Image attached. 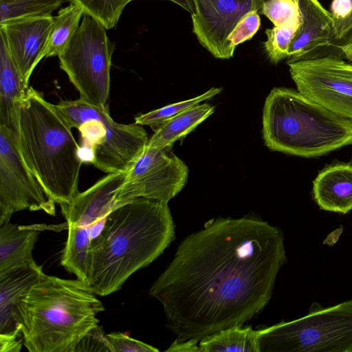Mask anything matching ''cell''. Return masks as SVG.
Segmentation results:
<instances>
[{
  "instance_id": "obj_1",
  "label": "cell",
  "mask_w": 352,
  "mask_h": 352,
  "mask_svg": "<svg viewBox=\"0 0 352 352\" xmlns=\"http://www.w3.org/2000/svg\"><path fill=\"white\" fill-rule=\"evenodd\" d=\"M286 261L281 230L255 217L212 219L185 238L149 290L177 336L169 349L198 351L201 340L259 314Z\"/></svg>"
},
{
  "instance_id": "obj_2",
  "label": "cell",
  "mask_w": 352,
  "mask_h": 352,
  "mask_svg": "<svg viewBox=\"0 0 352 352\" xmlns=\"http://www.w3.org/2000/svg\"><path fill=\"white\" fill-rule=\"evenodd\" d=\"M174 239L175 225L167 202L142 197L126 201L107 214L91 239L86 282L96 295L114 293Z\"/></svg>"
},
{
  "instance_id": "obj_3",
  "label": "cell",
  "mask_w": 352,
  "mask_h": 352,
  "mask_svg": "<svg viewBox=\"0 0 352 352\" xmlns=\"http://www.w3.org/2000/svg\"><path fill=\"white\" fill-rule=\"evenodd\" d=\"M13 131L19 152L46 193L60 206L80 192V146L54 104L29 87L16 106Z\"/></svg>"
},
{
  "instance_id": "obj_4",
  "label": "cell",
  "mask_w": 352,
  "mask_h": 352,
  "mask_svg": "<svg viewBox=\"0 0 352 352\" xmlns=\"http://www.w3.org/2000/svg\"><path fill=\"white\" fill-rule=\"evenodd\" d=\"M85 281L42 274L19 305L23 344L30 352H74L104 310Z\"/></svg>"
},
{
  "instance_id": "obj_5",
  "label": "cell",
  "mask_w": 352,
  "mask_h": 352,
  "mask_svg": "<svg viewBox=\"0 0 352 352\" xmlns=\"http://www.w3.org/2000/svg\"><path fill=\"white\" fill-rule=\"evenodd\" d=\"M263 133L270 149L304 157L352 145L351 120L284 87L274 88L266 98Z\"/></svg>"
},
{
  "instance_id": "obj_6",
  "label": "cell",
  "mask_w": 352,
  "mask_h": 352,
  "mask_svg": "<svg viewBox=\"0 0 352 352\" xmlns=\"http://www.w3.org/2000/svg\"><path fill=\"white\" fill-rule=\"evenodd\" d=\"M54 106L72 128L80 131L94 151L92 164L105 173L126 171L146 146L148 138L142 125L115 122L108 107H97L80 98Z\"/></svg>"
},
{
  "instance_id": "obj_7",
  "label": "cell",
  "mask_w": 352,
  "mask_h": 352,
  "mask_svg": "<svg viewBox=\"0 0 352 352\" xmlns=\"http://www.w3.org/2000/svg\"><path fill=\"white\" fill-rule=\"evenodd\" d=\"M259 352H352V300L258 330Z\"/></svg>"
},
{
  "instance_id": "obj_8",
  "label": "cell",
  "mask_w": 352,
  "mask_h": 352,
  "mask_svg": "<svg viewBox=\"0 0 352 352\" xmlns=\"http://www.w3.org/2000/svg\"><path fill=\"white\" fill-rule=\"evenodd\" d=\"M106 28L88 15L58 55L60 67L85 101L107 107L113 45Z\"/></svg>"
},
{
  "instance_id": "obj_9",
  "label": "cell",
  "mask_w": 352,
  "mask_h": 352,
  "mask_svg": "<svg viewBox=\"0 0 352 352\" xmlns=\"http://www.w3.org/2000/svg\"><path fill=\"white\" fill-rule=\"evenodd\" d=\"M172 146L151 148L126 170L124 180L115 197V208L136 198L168 202L184 188L188 168L172 152Z\"/></svg>"
},
{
  "instance_id": "obj_10",
  "label": "cell",
  "mask_w": 352,
  "mask_h": 352,
  "mask_svg": "<svg viewBox=\"0 0 352 352\" xmlns=\"http://www.w3.org/2000/svg\"><path fill=\"white\" fill-rule=\"evenodd\" d=\"M55 203L24 162L13 129L0 125V226L20 210L55 215Z\"/></svg>"
},
{
  "instance_id": "obj_11",
  "label": "cell",
  "mask_w": 352,
  "mask_h": 352,
  "mask_svg": "<svg viewBox=\"0 0 352 352\" xmlns=\"http://www.w3.org/2000/svg\"><path fill=\"white\" fill-rule=\"evenodd\" d=\"M287 65L299 92L352 120V63L324 56Z\"/></svg>"
},
{
  "instance_id": "obj_12",
  "label": "cell",
  "mask_w": 352,
  "mask_h": 352,
  "mask_svg": "<svg viewBox=\"0 0 352 352\" xmlns=\"http://www.w3.org/2000/svg\"><path fill=\"white\" fill-rule=\"evenodd\" d=\"M192 31L199 43L214 57L229 59L234 50L229 37L249 12L260 14L265 0H193Z\"/></svg>"
},
{
  "instance_id": "obj_13",
  "label": "cell",
  "mask_w": 352,
  "mask_h": 352,
  "mask_svg": "<svg viewBox=\"0 0 352 352\" xmlns=\"http://www.w3.org/2000/svg\"><path fill=\"white\" fill-rule=\"evenodd\" d=\"M54 17L52 15L27 17L0 24L10 56L24 82L38 63L46 56Z\"/></svg>"
},
{
  "instance_id": "obj_14",
  "label": "cell",
  "mask_w": 352,
  "mask_h": 352,
  "mask_svg": "<svg viewBox=\"0 0 352 352\" xmlns=\"http://www.w3.org/2000/svg\"><path fill=\"white\" fill-rule=\"evenodd\" d=\"M300 25L289 51L287 63L330 56L336 39L334 18L318 0H294Z\"/></svg>"
},
{
  "instance_id": "obj_15",
  "label": "cell",
  "mask_w": 352,
  "mask_h": 352,
  "mask_svg": "<svg viewBox=\"0 0 352 352\" xmlns=\"http://www.w3.org/2000/svg\"><path fill=\"white\" fill-rule=\"evenodd\" d=\"M126 171L109 173L76 197L67 205L61 206L67 226L91 231L101 229L107 214L115 208L116 195L122 186ZM100 231V230H99Z\"/></svg>"
},
{
  "instance_id": "obj_16",
  "label": "cell",
  "mask_w": 352,
  "mask_h": 352,
  "mask_svg": "<svg viewBox=\"0 0 352 352\" xmlns=\"http://www.w3.org/2000/svg\"><path fill=\"white\" fill-rule=\"evenodd\" d=\"M43 272L33 261L0 275L1 335H22L19 305Z\"/></svg>"
},
{
  "instance_id": "obj_17",
  "label": "cell",
  "mask_w": 352,
  "mask_h": 352,
  "mask_svg": "<svg viewBox=\"0 0 352 352\" xmlns=\"http://www.w3.org/2000/svg\"><path fill=\"white\" fill-rule=\"evenodd\" d=\"M313 197L320 209L346 214L352 210V164L326 166L313 182Z\"/></svg>"
},
{
  "instance_id": "obj_18",
  "label": "cell",
  "mask_w": 352,
  "mask_h": 352,
  "mask_svg": "<svg viewBox=\"0 0 352 352\" xmlns=\"http://www.w3.org/2000/svg\"><path fill=\"white\" fill-rule=\"evenodd\" d=\"M39 230L10 221L0 226V275L34 261L32 251Z\"/></svg>"
},
{
  "instance_id": "obj_19",
  "label": "cell",
  "mask_w": 352,
  "mask_h": 352,
  "mask_svg": "<svg viewBox=\"0 0 352 352\" xmlns=\"http://www.w3.org/2000/svg\"><path fill=\"white\" fill-rule=\"evenodd\" d=\"M9 52L6 41H0V125L13 129L16 106L28 89Z\"/></svg>"
},
{
  "instance_id": "obj_20",
  "label": "cell",
  "mask_w": 352,
  "mask_h": 352,
  "mask_svg": "<svg viewBox=\"0 0 352 352\" xmlns=\"http://www.w3.org/2000/svg\"><path fill=\"white\" fill-rule=\"evenodd\" d=\"M214 107L208 103L195 104L170 118L160 125L148 138L146 146L164 148L186 137L213 113Z\"/></svg>"
},
{
  "instance_id": "obj_21",
  "label": "cell",
  "mask_w": 352,
  "mask_h": 352,
  "mask_svg": "<svg viewBox=\"0 0 352 352\" xmlns=\"http://www.w3.org/2000/svg\"><path fill=\"white\" fill-rule=\"evenodd\" d=\"M198 351L259 352L258 330L251 327H231L201 340Z\"/></svg>"
},
{
  "instance_id": "obj_22",
  "label": "cell",
  "mask_w": 352,
  "mask_h": 352,
  "mask_svg": "<svg viewBox=\"0 0 352 352\" xmlns=\"http://www.w3.org/2000/svg\"><path fill=\"white\" fill-rule=\"evenodd\" d=\"M67 239L63 251L60 264L78 279L87 281L89 251L92 239L89 230L69 226Z\"/></svg>"
},
{
  "instance_id": "obj_23",
  "label": "cell",
  "mask_w": 352,
  "mask_h": 352,
  "mask_svg": "<svg viewBox=\"0 0 352 352\" xmlns=\"http://www.w3.org/2000/svg\"><path fill=\"white\" fill-rule=\"evenodd\" d=\"M82 15V10L72 3L59 10L54 17L45 57L60 54L78 30Z\"/></svg>"
},
{
  "instance_id": "obj_24",
  "label": "cell",
  "mask_w": 352,
  "mask_h": 352,
  "mask_svg": "<svg viewBox=\"0 0 352 352\" xmlns=\"http://www.w3.org/2000/svg\"><path fill=\"white\" fill-rule=\"evenodd\" d=\"M65 0H0V24L15 19L50 16Z\"/></svg>"
},
{
  "instance_id": "obj_25",
  "label": "cell",
  "mask_w": 352,
  "mask_h": 352,
  "mask_svg": "<svg viewBox=\"0 0 352 352\" xmlns=\"http://www.w3.org/2000/svg\"><path fill=\"white\" fill-rule=\"evenodd\" d=\"M134 0H71L79 7L84 15H88L107 30L114 28L125 6Z\"/></svg>"
},
{
  "instance_id": "obj_26",
  "label": "cell",
  "mask_w": 352,
  "mask_h": 352,
  "mask_svg": "<svg viewBox=\"0 0 352 352\" xmlns=\"http://www.w3.org/2000/svg\"><path fill=\"white\" fill-rule=\"evenodd\" d=\"M300 25V21L296 20L265 30L267 40L264 48L271 62L278 63L288 58L289 47Z\"/></svg>"
},
{
  "instance_id": "obj_27",
  "label": "cell",
  "mask_w": 352,
  "mask_h": 352,
  "mask_svg": "<svg viewBox=\"0 0 352 352\" xmlns=\"http://www.w3.org/2000/svg\"><path fill=\"white\" fill-rule=\"evenodd\" d=\"M221 89V88L212 87L195 98L170 104L148 113L138 115L135 118V123L142 126L158 127L164 122L185 109L197 104L201 101L212 98L218 94Z\"/></svg>"
},
{
  "instance_id": "obj_28",
  "label": "cell",
  "mask_w": 352,
  "mask_h": 352,
  "mask_svg": "<svg viewBox=\"0 0 352 352\" xmlns=\"http://www.w3.org/2000/svg\"><path fill=\"white\" fill-rule=\"evenodd\" d=\"M260 14L267 17L274 26L300 20L298 6L294 0L265 1Z\"/></svg>"
},
{
  "instance_id": "obj_29",
  "label": "cell",
  "mask_w": 352,
  "mask_h": 352,
  "mask_svg": "<svg viewBox=\"0 0 352 352\" xmlns=\"http://www.w3.org/2000/svg\"><path fill=\"white\" fill-rule=\"evenodd\" d=\"M259 13L251 11L247 13L237 23L229 37L231 47L235 50L236 47L251 39L261 26Z\"/></svg>"
},
{
  "instance_id": "obj_30",
  "label": "cell",
  "mask_w": 352,
  "mask_h": 352,
  "mask_svg": "<svg viewBox=\"0 0 352 352\" xmlns=\"http://www.w3.org/2000/svg\"><path fill=\"white\" fill-rule=\"evenodd\" d=\"M113 352H157L158 349L140 340L120 333L106 334Z\"/></svg>"
},
{
  "instance_id": "obj_31",
  "label": "cell",
  "mask_w": 352,
  "mask_h": 352,
  "mask_svg": "<svg viewBox=\"0 0 352 352\" xmlns=\"http://www.w3.org/2000/svg\"><path fill=\"white\" fill-rule=\"evenodd\" d=\"M76 351H109L113 352L106 334L98 324L92 328L78 342Z\"/></svg>"
},
{
  "instance_id": "obj_32",
  "label": "cell",
  "mask_w": 352,
  "mask_h": 352,
  "mask_svg": "<svg viewBox=\"0 0 352 352\" xmlns=\"http://www.w3.org/2000/svg\"><path fill=\"white\" fill-rule=\"evenodd\" d=\"M333 18L336 36L331 47V55L336 56L338 47L352 43V8L344 17Z\"/></svg>"
},
{
  "instance_id": "obj_33",
  "label": "cell",
  "mask_w": 352,
  "mask_h": 352,
  "mask_svg": "<svg viewBox=\"0 0 352 352\" xmlns=\"http://www.w3.org/2000/svg\"><path fill=\"white\" fill-rule=\"evenodd\" d=\"M20 336L0 334V352H19L23 344Z\"/></svg>"
},
{
  "instance_id": "obj_34",
  "label": "cell",
  "mask_w": 352,
  "mask_h": 352,
  "mask_svg": "<svg viewBox=\"0 0 352 352\" xmlns=\"http://www.w3.org/2000/svg\"><path fill=\"white\" fill-rule=\"evenodd\" d=\"M352 8V0H333L331 14L333 17L340 19L346 16Z\"/></svg>"
},
{
  "instance_id": "obj_35",
  "label": "cell",
  "mask_w": 352,
  "mask_h": 352,
  "mask_svg": "<svg viewBox=\"0 0 352 352\" xmlns=\"http://www.w3.org/2000/svg\"><path fill=\"white\" fill-rule=\"evenodd\" d=\"M336 56H342L348 61L352 63V43L338 47L336 52Z\"/></svg>"
},
{
  "instance_id": "obj_36",
  "label": "cell",
  "mask_w": 352,
  "mask_h": 352,
  "mask_svg": "<svg viewBox=\"0 0 352 352\" xmlns=\"http://www.w3.org/2000/svg\"><path fill=\"white\" fill-rule=\"evenodd\" d=\"M170 1L182 8H184L185 10L188 12L190 15H192L195 12V3L193 0H168Z\"/></svg>"
},
{
  "instance_id": "obj_37",
  "label": "cell",
  "mask_w": 352,
  "mask_h": 352,
  "mask_svg": "<svg viewBox=\"0 0 352 352\" xmlns=\"http://www.w3.org/2000/svg\"><path fill=\"white\" fill-rule=\"evenodd\" d=\"M350 163H351V164H352V157H351V162H350Z\"/></svg>"
}]
</instances>
